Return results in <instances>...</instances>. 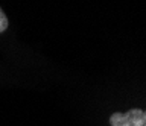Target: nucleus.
Returning a JSON list of instances; mask_svg holds the SVG:
<instances>
[{
	"label": "nucleus",
	"mask_w": 146,
	"mask_h": 126,
	"mask_svg": "<svg viewBox=\"0 0 146 126\" xmlns=\"http://www.w3.org/2000/svg\"><path fill=\"white\" fill-rule=\"evenodd\" d=\"M143 119H145V126H146V111H143Z\"/></svg>",
	"instance_id": "obj_3"
},
{
	"label": "nucleus",
	"mask_w": 146,
	"mask_h": 126,
	"mask_svg": "<svg viewBox=\"0 0 146 126\" xmlns=\"http://www.w3.org/2000/svg\"><path fill=\"white\" fill-rule=\"evenodd\" d=\"M9 26V21H8V17L5 15V12L2 11V8H0V34L5 32V30L8 29Z\"/></svg>",
	"instance_id": "obj_2"
},
{
	"label": "nucleus",
	"mask_w": 146,
	"mask_h": 126,
	"mask_svg": "<svg viewBox=\"0 0 146 126\" xmlns=\"http://www.w3.org/2000/svg\"><path fill=\"white\" fill-rule=\"evenodd\" d=\"M111 126H145L143 111L139 108H132L126 112H114L110 117Z\"/></svg>",
	"instance_id": "obj_1"
}]
</instances>
